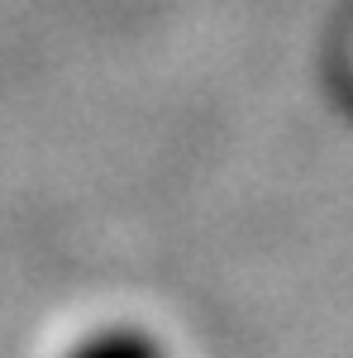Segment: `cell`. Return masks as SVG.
<instances>
[{"mask_svg":"<svg viewBox=\"0 0 353 358\" xmlns=\"http://www.w3.org/2000/svg\"><path fill=\"white\" fill-rule=\"evenodd\" d=\"M62 358H167V349L143 325H101V330L82 334Z\"/></svg>","mask_w":353,"mask_h":358,"instance_id":"obj_1","label":"cell"}]
</instances>
